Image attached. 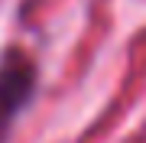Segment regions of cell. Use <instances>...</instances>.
I'll use <instances>...</instances> for the list:
<instances>
[{
  "label": "cell",
  "instance_id": "obj_1",
  "mask_svg": "<svg viewBox=\"0 0 146 143\" xmlns=\"http://www.w3.org/2000/svg\"><path fill=\"white\" fill-rule=\"evenodd\" d=\"M36 65L29 55L23 52H7L0 62V130H7L16 117L23 114V107L29 104L33 91H36Z\"/></svg>",
  "mask_w": 146,
  "mask_h": 143
}]
</instances>
